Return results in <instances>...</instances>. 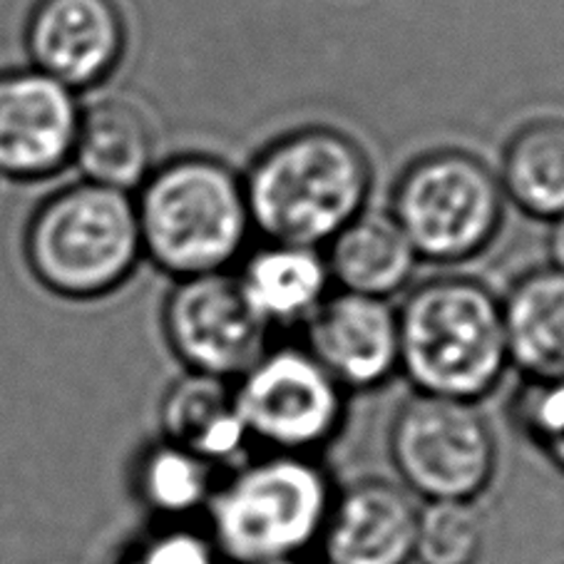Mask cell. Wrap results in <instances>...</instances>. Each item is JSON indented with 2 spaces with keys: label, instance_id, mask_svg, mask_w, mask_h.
Returning <instances> with one entry per match:
<instances>
[{
  "label": "cell",
  "instance_id": "cell-2",
  "mask_svg": "<svg viewBox=\"0 0 564 564\" xmlns=\"http://www.w3.org/2000/svg\"><path fill=\"white\" fill-rule=\"evenodd\" d=\"M398 346L415 393L478 403L510 366L502 301L478 279L417 284L398 308Z\"/></svg>",
  "mask_w": 564,
  "mask_h": 564
},
{
  "label": "cell",
  "instance_id": "cell-19",
  "mask_svg": "<svg viewBox=\"0 0 564 564\" xmlns=\"http://www.w3.org/2000/svg\"><path fill=\"white\" fill-rule=\"evenodd\" d=\"M505 199L538 219L564 217V120L524 122L505 144L500 162Z\"/></svg>",
  "mask_w": 564,
  "mask_h": 564
},
{
  "label": "cell",
  "instance_id": "cell-18",
  "mask_svg": "<svg viewBox=\"0 0 564 564\" xmlns=\"http://www.w3.org/2000/svg\"><path fill=\"white\" fill-rule=\"evenodd\" d=\"M415 259L393 217L361 212L328 241L326 264L344 291L388 299L411 281Z\"/></svg>",
  "mask_w": 564,
  "mask_h": 564
},
{
  "label": "cell",
  "instance_id": "cell-12",
  "mask_svg": "<svg viewBox=\"0 0 564 564\" xmlns=\"http://www.w3.org/2000/svg\"><path fill=\"white\" fill-rule=\"evenodd\" d=\"M25 41L37 70L67 87H90L120 65L128 25L115 0H37Z\"/></svg>",
  "mask_w": 564,
  "mask_h": 564
},
{
  "label": "cell",
  "instance_id": "cell-13",
  "mask_svg": "<svg viewBox=\"0 0 564 564\" xmlns=\"http://www.w3.org/2000/svg\"><path fill=\"white\" fill-rule=\"evenodd\" d=\"M417 510L393 482L361 480L336 492L321 552L328 564H413Z\"/></svg>",
  "mask_w": 564,
  "mask_h": 564
},
{
  "label": "cell",
  "instance_id": "cell-17",
  "mask_svg": "<svg viewBox=\"0 0 564 564\" xmlns=\"http://www.w3.org/2000/svg\"><path fill=\"white\" fill-rule=\"evenodd\" d=\"M510 364L528 381L564 378V274L538 269L518 279L502 301Z\"/></svg>",
  "mask_w": 564,
  "mask_h": 564
},
{
  "label": "cell",
  "instance_id": "cell-5",
  "mask_svg": "<svg viewBox=\"0 0 564 564\" xmlns=\"http://www.w3.org/2000/svg\"><path fill=\"white\" fill-rule=\"evenodd\" d=\"M25 257L41 284L67 299L120 289L142 257L134 199L105 184L55 192L33 214Z\"/></svg>",
  "mask_w": 564,
  "mask_h": 564
},
{
  "label": "cell",
  "instance_id": "cell-23",
  "mask_svg": "<svg viewBox=\"0 0 564 564\" xmlns=\"http://www.w3.org/2000/svg\"><path fill=\"white\" fill-rule=\"evenodd\" d=\"M514 413L530 441L564 473V378L528 381L514 403Z\"/></svg>",
  "mask_w": 564,
  "mask_h": 564
},
{
  "label": "cell",
  "instance_id": "cell-6",
  "mask_svg": "<svg viewBox=\"0 0 564 564\" xmlns=\"http://www.w3.org/2000/svg\"><path fill=\"white\" fill-rule=\"evenodd\" d=\"M505 194L498 174L478 154L433 150L398 177L391 217L415 257L453 264L482 254L498 237Z\"/></svg>",
  "mask_w": 564,
  "mask_h": 564
},
{
  "label": "cell",
  "instance_id": "cell-20",
  "mask_svg": "<svg viewBox=\"0 0 564 564\" xmlns=\"http://www.w3.org/2000/svg\"><path fill=\"white\" fill-rule=\"evenodd\" d=\"M221 475L219 465L160 437L134 465V492L160 522H189L207 510Z\"/></svg>",
  "mask_w": 564,
  "mask_h": 564
},
{
  "label": "cell",
  "instance_id": "cell-21",
  "mask_svg": "<svg viewBox=\"0 0 564 564\" xmlns=\"http://www.w3.org/2000/svg\"><path fill=\"white\" fill-rule=\"evenodd\" d=\"M485 520L475 502H427L417 510L415 564H478Z\"/></svg>",
  "mask_w": 564,
  "mask_h": 564
},
{
  "label": "cell",
  "instance_id": "cell-1",
  "mask_svg": "<svg viewBox=\"0 0 564 564\" xmlns=\"http://www.w3.org/2000/svg\"><path fill=\"white\" fill-rule=\"evenodd\" d=\"M241 180L257 231L321 247L366 212L373 167L351 134L311 124L269 142Z\"/></svg>",
  "mask_w": 564,
  "mask_h": 564
},
{
  "label": "cell",
  "instance_id": "cell-7",
  "mask_svg": "<svg viewBox=\"0 0 564 564\" xmlns=\"http://www.w3.org/2000/svg\"><path fill=\"white\" fill-rule=\"evenodd\" d=\"M405 488L427 502H475L498 470V441L475 403L415 393L388 435Z\"/></svg>",
  "mask_w": 564,
  "mask_h": 564
},
{
  "label": "cell",
  "instance_id": "cell-22",
  "mask_svg": "<svg viewBox=\"0 0 564 564\" xmlns=\"http://www.w3.org/2000/svg\"><path fill=\"white\" fill-rule=\"evenodd\" d=\"M118 564H227L207 530L192 522H160L128 544Z\"/></svg>",
  "mask_w": 564,
  "mask_h": 564
},
{
  "label": "cell",
  "instance_id": "cell-8",
  "mask_svg": "<svg viewBox=\"0 0 564 564\" xmlns=\"http://www.w3.org/2000/svg\"><path fill=\"white\" fill-rule=\"evenodd\" d=\"M231 391L249 441L271 453L314 455L346 421V391L304 346L267 348Z\"/></svg>",
  "mask_w": 564,
  "mask_h": 564
},
{
  "label": "cell",
  "instance_id": "cell-25",
  "mask_svg": "<svg viewBox=\"0 0 564 564\" xmlns=\"http://www.w3.org/2000/svg\"><path fill=\"white\" fill-rule=\"evenodd\" d=\"M269 564H328L324 560H314L304 554V557H291V560H279V562H269Z\"/></svg>",
  "mask_w": 564,
  "mask_h": 564
},
{
  "label": "cell",
  "instance_id": "cell-24",
  "mask_svg": "<svg viewBox=\"0 0 564 564\" xmlns=\"http://www.w3.org/2000/svg\"><path fill=\"white\" fill-rule=\"evenodd\" d=\"M550 254L554 261V269L564 274V217L554 221V229L550 237Z\"/></svg>",
  "mask_w": 564,
  "mask_h": 564
},
{
  "label": "cell",
  "instance_id": "cell-4",
  "mask_svg": "<svg viewBox=\"0 0 564 564\" xmlns=\"http://www.w3.org/2000/svg\"><path fill=\"white\" fill-rule=\"evenodd\" d=\"M334 498L314 455L269 453L224 473L204 518L224 562L269 564L318 544Z\"/></svg>",
  "mask_w": 564,
  "mask_h": 564
},
{
  "label": "cell",
  "instance_id": "cell-15",
  "mask_svg": "<svg viewBox=\"0 0 564 564\" xmlns=\"http://www.w3.org/2000/svg\"><path fill=\"white\" fill-rule=\"evenodd\" d=\"M160 431L164 441L219 468L239 460L251 443L231 383L202 373L182 376L164 391Z\"/></svg>",
  "mask_w": 564,
  "mask_h": 564
},
{
  "label": "cell",
  "instance_id": "cell-16",
  "mask_svg": "<svg viewBox=\"0 0 564 564\" xmlns=\"http://www.w3.org/2000/svg\"><path fill=\"white\" fill-rule=\"evenodd\" d=\"M237 281L259 318L274 328L306 324L334 279L318 247L269 241L245 261Z\"/></svg>",
  "mask_w": 564,
  "mask_h": 564
},
{
  "label": "cell",
  "instance_id": "cell-10",
  "mask_svg": "<svg viewBox=\"0 0 564 564\" xmlns=\"http://www.w3.org/2000/svg\"><path fill=\"white\" fill-rule=\"evenodd\" d=\"M80 107L73 90L41 70L0 73V174L47 177L73 158Z\"/></svg>",
  "mask_w": 564,
  "mask_h": 564
},
{
  "label": "cell",
  "instance_id": "cell-9",
  "mask_svg": "<svg viewBox=\"0 0 564 564\" xmlns=\"http://www.w3.org/2000/svg\"><path fill=\"white\" fill-rule=\"evenodd\" d=\"M172 354L189 373L235 383L269 348V326L227 271L177 279L162 311Z\"/></svg>",
  "mask_w": 564,
  "mask_h": 564
},
{
  "label": "cell",
  "instance_id": "cell-11",
  "mask_svg": "<svg viewBox=\"0 0 564 564\" xmlns=\"http://www.w3.org/2000/svg\"><path fill=\"white\" fill-rule=\"evenodd\" d=\"M304 326V348L346 393L371 391L398 371V311L388 299L341 289Z\"/></svg>",
  "mask_w": 564,
  "mask_h": 564
},
{
  "label": "cell",
  "instance_id": "cell-14",
  "mask_svg": "<svg viewBox=\"0 0 564 564\" xmlns=\"http://www.w3.org/2000/svg\"><path fill=\"white\" fill-rule=\"evenodd\" d=\"M158 138L138 102L107 97L80 115L73 158L87 182L130 192L154 170Z\"/></svg>",
  "mask_w": 564,
  "mask_h": 564
},
{
  "label": "cell",
  "instance_id": "cell-3",
  "mask_svg": "<svg viewBox=\"0 0 564 564\" xmlns=\"http://www.w3.org/2000/svg\"><path fill=\"white\" fill-rule=\"evenodd\" d=\"M142 254L174 279L224 271L254 229L245 180L209 154L160 164L134 197Z\"/></svg>",
  "mask_w": 564,
  "mask_h": 564
}]
</instances>
